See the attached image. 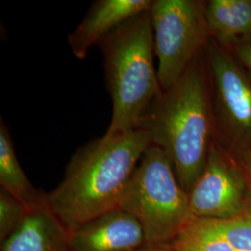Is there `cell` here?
I'll return each mask as SVG.
<instances>
[{"instance_id":"obj_14","label":"cell","mask_w":251,"mask_h":251,"mask_svg":"<svg viewBox=\"0 0 251 251\" xmlns=\"http://www.w3.org/2000/svg\"><path fill=\"white\" fill-rule=\"evenodd\" d=\"M210 220L236 251H251V204H248L240 213L232 218Z\"/></svg>"},{"instance_id":"obj_13","label":"cell","mask_w":251,"mask_h":251,"mask_svg":"<svg viewBox=\"0 0 251 251\" xmlns=\"http://www.w3.org/2000/svg\"><path fill=\"white\" fill-rule=\"evenodd\" d=\"M170 245L176 251H237L210 219L192 218Z\"/></svg>"},{"instance_id":"obj_9","label":"cell","mask_w":251,"mask_h":251,"mask_svg":"<svg viewBox=\"0 0 251 251\" xmlns=\"http://www.w3.org/2000/svg\"><path fill=\"white\" fill-rule=\"evenodd\" d=\"M152 0H98L68 36L73 55L84 60L93 46L126 21L151 9Z\"/></svg>"},{"instance_id":"obj_15","label":"cell","mask_w":251,"mask_h":251,"mask_svg":"<svg viewBox=\"0 0 251 251\" xmlns=\"http://www.w3.org/2000/svg\"><path fill=\"white\" fill-rule=\"evenodd\" d=\"M26 207L7 192H0V242L8 239L24 224Z\"/></svg>"},{"instance_id":"obj_18","label":"cell","mask_w":251,"mask_h":251,"mask_svg":"<svg viewBox=\"0 0 251 251\" xmlns=\"http://www.w3.org/2000/svg\"><path fill=\"white\" fill-rule=\"evenodd\" d=\"M130 251H176L170 244L168 245H147Z\"/></svg>"},{"instance_id":"obj_12","label":"cell","mask_w":251,"mask_h":251,"mask_svg":"<svg viewBox=\"0 0 251 251\" xmlns=\"http://www.w3.org/2000/svg\"><path fill=\"white\" fill-rule=\"evenodd\" d=\"M0 185L1 190L16 198L27 210L39 205L46 192L39 191L27 178L20 165L8 126L0 119Z\"/></svg>"},{"instance_id":"obj_7","label":"cell","mask_w":251,"mask_h":251,"mask_svg":"<svg viewBox=\"0 0 251 251\" xmlns=\"http://www.w3.org/2000/svg\"><path fill=\"white\" fill-rule=\"evenodd\" d=\"M192 218L225 220L247 206V186L233 153L216 141L205 168L188 193Z\"/></svg>"},{"instance_id":"obj_8","label":"cell","mask_w":251,"mask_h":251,"mask_svg":"<svg viewBox=\"0 0 251 251\" xmlns=\"http://www.w3.org/2000/svg\"><path fill=\"white\" fill-rule=\"evenodd\" d=\"M146 244L134 217L115 208L69 233L70 251H130Z\"/></svg>"},{"instance_id":"obj_2","label":"cell","mask_w":251,"mask_h":251,"mask_svg":"<svg viewBox=\"0 0 251 251\" xmlns=\"http://www.w3.org/2000/svg\"><path fill=\"white\" fill-rule=\"evenodd\" d=\"M137 128L145 130L151 144L168 155L179 184L189 193L217 141L205 50L179 80L162 90Z\"/></svg>"},{"instance_id":"obj_3","label":"cell","mask_w":251,"mask_h":251,"mask_svg":"<svg viewBox=\"0 0 251 251\" xmlns=\"http://www.w3.org/2000/svg\"><path fill=\"white\" fill-rule=\"evenodd\" d=\"M113 111L105 132L112 137L135 130L162 89L154 66L150 10L126 21L99 43Z\"/></svg>"},{"instance_id":"obj_17","label":"cell","mask_w":251,"mask_h":251,"mask_svg":"<svg viewBox=\"0 0 251 251\" xmlns=\"http://www.w3.org/2000/svg\"><path fill=\"white\" fill-rule=\"evenodd\" d=\"M251 76V37L226 47Z\"/></svg>"},{"instance_id":"obj_5","label":"cell","mask_w":251,"mask_h":251,"mask_svg":"<svg viewBox=\"0 0 251 251\" xmlns=\"http://www.w3.org/2000/svg\"><path fill=\"white\" fill-rule=\"evenodd\" d=\"M206 3L203 0H152L150 15L162 90L179 80L210 41Z\"/></svg>"},{"instance_id":"obj_6","label":"cell","mask_w":251,"mask_h":251,"mask_svg":"<svg viewBox=\"0 0 251 251\" xmlns=\"http://www.w3.org/2000/svg\"><path fill=\"white\" fill-rule=\"evenodd\" d=\"M205 59L217 141L237 152L251 144V76L228 48L212 38Z\"/></svg>"},{"instance_id":"obj_1","label":"cell","mask_w":251,"mask_h":251,"mask_svg":"<svg viewBox=\"0 0 251 251\" xmlns=\"http://www.w3.org/2000/svg\"><path fill=\"white\" fill-rule=\"evenodd\" d=\"M150 136L141 128L126 134L101 136L73 153L63 179L46 193L47 203L68 233L117 208L144 152Z\"/></svg>"},{"instance_id":"obj_10","label":"cell","mask_w":251,"mask_h":251,"mask_svg":"<svg viewBox=\"0 0 251 251\" xmlns=\"http://www.w3.org/2000/svg\"><path fill=\"white\" fill-rule=\"evenodd\" d=\"M1 251H70L69 233L44 200L28 210L24 224L1 243Z\"/></svg>"},{"instance_id":"obj_19","label":"cell","mask_w":251,"mask_h":251,"mask_svg":"<svg viewBox=\"0 0 251 251\" xmlns=\"http://www.w3.org/2000/svg\"></svg>"},{"instance_id":"obj_16","label":"cell","mask_w":251,"mask_h":251,"mask_svg":"<svg viewBox=\"0 0 251 251\" xmlns=\"http://www.w3.org/2000/svg\"><path fill=\"white\" fill-rule=\"evenodd\" d=\"M232 153L242 171L247 186V200L249 204H251V144Z\"/></svg>"},{"instance_id":"obj_11","label":"cell","mask_w":251,"mask_h":251,"mask_svg":"<svg viewBox=\"0 0 251 251\" xmlns=\"http://www.w3.org/2000/svg\"><path fill=\"white\" fill-rule=\"evenodd\" d=\"M206 16L211 38L229 47L251 37V0H209Z\"/></svg>"},{"instance_id":"obj_4","label":"cell","mask_w":251,"mask_h":251,"mask_svg":"<svg viewBox=\"0 0 251 251\" xmlns=\"http://www.w3.org/2000/svg\"><path fill=\"white\" fill-rule=\"evenodd\" d=\"M117 208L141 224L147 245L171 244L192 219L188 193L168 155L152 144L136 167Z\"/></svg>"}]
</instances>
